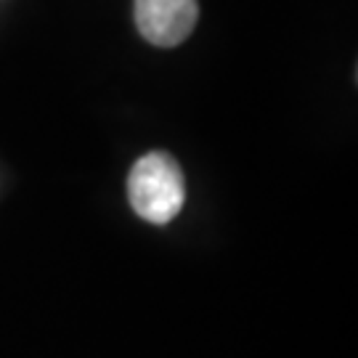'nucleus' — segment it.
I'll list each match as a JSON object with an SVG mask.
<instances>
[{
    "mask_svg": "<svg viewBox=\"0 0 358 358\" xmlns=\"http://www.w3.org/2000/svg\"><path fill=\"white\" fill-rule=\"evenodd\" d=\"M183 173L178 162L165 152L141 157L128 176L130 207L149 223H170L183 207Z\"/></svg>",
    "mask_w": 358,
    "mask_h": 358,
    "instance_id": "1",
    "label": "nucleus"
},
{
    "mask_svg": "<svg viewBox=\"0 0 358 358\" xmlns=\"http://www.w3.org/2000/svg\"><path fill=\"white\" fill-rule=\"evenodd\" d=\"M199 19L196 0H136V27L159 48H173L189 38Z\"/></svg>",
    "mask_w": 358,
    "mask_h": 358,
    "instance_id": "2",
    "label": "nucleus"
}]
</instances>
